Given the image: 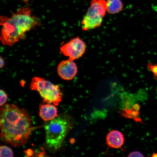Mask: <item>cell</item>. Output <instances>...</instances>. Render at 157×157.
Wrapping results in <instances>:
<instances>
[{"label": "cell", "instance_id": "7", "mask_svg": "<svg viewBox=\"0 0 157 157\" xmlns=\"http://www.w3.org/2000/svg\"><path fill=\"white\" fill-rule=\"evenodd\" d=\"M77 65L74 61L64 60L60 62L57 67V72L59 76L66 80L73 79L78 73Z\"/></svg>", "mask_w": 157, "mask_h": 157}, {"label": "cell", "instance_id": "16", "mask_svg": "<svg viewBox=\"0 0 157 157\" xmlns=\"http://www.w3.org/2000/svg\"><path fill=\"white\" fill-rule=\"evenodd\" d=\"M152 157H157V153H155L153 154L152 156Z\"/></svg>", "mask_w": 157, "mask_h": 157}, {"label": "cell", "instance_id": "14", "mask_svg": "<svg viewBox=\"0 0 157 157\" xmlns=\"http://www.w3.org/2000/svg\"><path fill=\"white\" fill-rule=\"evenodd\" d=\"M128 157H144L143 154L140 152L138 151H133L129 153L128 155Z\"/></svg>", "mask_w": 157, "mask_h": 157}, {"label": "cell", "instance_id": "15", "mask_svg": "<svg viewBox=\"0 0 157 157\" xmlns=\"http://www.w3.org/2000/svg\"><path fill=\"white\" fill-rule=\"evenodd\" d=\"M1 59V60H0V61H1V62H0V64H1L0 67H1V68H2L4 66L5 60L1 56V59Z\"/></svg>", "mask_w": 157, "mask_h": 157}, {"label": "cell", "instance_id": "11", "mask_svg": "<svg viewBox=\"0 0 157 157\" xmlns=\"http://www.w3.org/2000/svg\"><path fill=\"white\" fill-rule=\"evenodd\" d=\"M0 156L1 157H13V153L11 149L9 147L1 146L0 147Z\"/></svg>", "mask_w": 157, "mask_h": 157}, {"label": "cell", "instance_id": "9", "mask_svg": "<svg viewBox=\"0 0 157 157\" xmlns=\"http://www.w3.org/2000/svg\"><path fill=\"white\" fill-rule=\"evenodd\" d=\"M56 106L50 103L41 105L39 107V115L45 121L52 120L58 115Z\"/></svg>", "mask_w": 157, "mask_h": 157}, {"label": "cell", "instance_id": "10", "mask_svg": "<svg viewBox=\"0 0 157 157\" xmlns=\"http://www.w3.org/2000/svg\"><path fill=\"white\" fill-rule=\"evenodd\" d=\"M107 12L111 14H115L122 10L123 5L121 0H107Z\"/></svg>", "mask_w": 157, "mask_h": 157}, {"label": "cell", "instance_id": "2", "mask_svg": "<svg viewBox=\"0 0 157 157\" xmlns=\"http://www.w3.org/2000/svg\"><path fill=\"white\" fill-rule=\"evenodd\" d=\"M0 19L2 26L0 39L5 46H12L25 38L27 32L40 25L29 7H21L10 17L1 16Z\"/></svg>", "mask_w": 157, "mask_h": 157}, {"label": "cell", "instance_id": "8", "mask_svg": "<svg viewBox=\"0 0 157 157\" xmlns=\"http://www.w3.org/2000/svg\"><path fill=\"white\" fill-rule=\"evenodd\" d=\"M107 146L115 149L121 148L124 143V136L121 131L113 130L108 133L106 137Z\"/></svg>", "mask_w": 157, "mask_h": 157}, {"label": "cell", "instance_id": "6", "mask_svg": "<svg viewBox=\"0 0 157 157\" xmlns=\"http://www.w3.org/2000/svg\"><path fill=\"white\" fill-rule=\"evenodd\" d=\"M86 49V43L79 37L72 39L60 48L61 52L72 61L81 58L85 54Z\"/></svg>", "mask_w": 157, "mask_h": 157}, {"label": "cell", "instance_id": "4", "mask_svg": "<svg viewBox=\"0 0 157 157\" xmlns=\"http://www.w3.org/2000/svg\"><path fill=\"white\" fill-rule=\"evenodd\" d=\"M30 88L38 92L44 103H53L56 106L62 101L63 95L59 86L44 78L36 76L33 78Z\"/></svg>", "mask_w": 157, "mask_h": 157}, {"label": "cell", "instance_id": "1", "mask_svg": "<svg viewBox=\"0 0 157 157\" xmlns=\"http://www.w3.org/2000/svg\"><path fill=\"white\" fill-rule=\"evenodd\" d=\"M0 127L2 140L16 147L26 144L33 128L28 112L10 104L3 105L0 110Z\"/></svg>", "mask_w": 157, "mask_h": 157}, {"label": "cell", "instance_id": "5", "mask_svg": "<svg viewBox=\"0 0 157 157\" xmlns=\"http://www.w3.org/2000/svg\"><path fill=\"white\" fill-rule=\"evenodd\" d=\"M107 12V2L105 0H92L82 20V29L87 31L101 26Z\"/></svg>", "mask_w": 157, "mask_h": 157}, {"label": "cell", "instance_id": "13", "mask_svg": "<svg viewBox=\"0 0 157 157\" xmlns=\"http://www.w3.org/2000/svg\"><path fill=\"white\" fill-rule=\"evenodd\" d=\"M147 67L154 74V78L157 80V64H149Z\"/></svg>", "mask_w": 157, "mask_h": 157}, {"label": "cell", "instance_id": "3", "mask_svg": "<svg viewBox=\"0 0 157 157\" xmlns=\"http://www.w3.org/2000/svg\"><path fill=\"white\" fill-rule=\"evenodd\" d=\"M46 122L44 128L46 146L51 150H58L62 146L67 135L73 128L74 120L70 115L63 113Z\"/></svg>", "mask_w": 157, "mask_h": 157}, {"label": "cell", "instance_id": "12", "mask_svg": "<svg viewBox=\"0 0 157 157\" xmlns=\"http://www.w3.org/2000/svg\"><path fill=\"white\" fill-rule=\"evenodd\" d=\"M0 93H1L0 105L2 107L5 104L6 102L8 99V96L3 90H1Z\"/></svg>", "mask_w": 157, "mask_h": 157}]
</instances>
